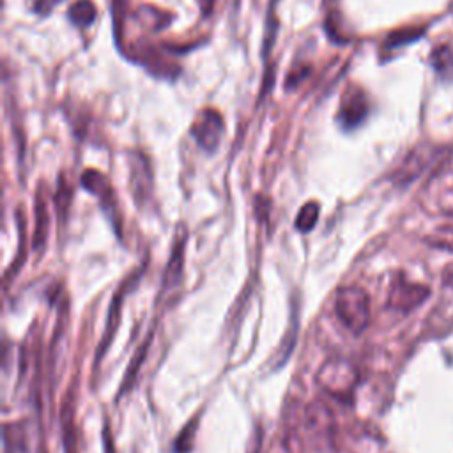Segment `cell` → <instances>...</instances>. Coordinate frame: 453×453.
I'll return each mask as SVG.
<instances>
[{
    "label": "cell",
    "instance_id": "1",
    "mask_svg": "<svg viewBox=\"0 0 453 453\" xmlns=\"http://www.w3.org/2000/svg\"><path fill=\"white\" fill-rule=\"evenodd\" d=\"M334 313L338 320L352 333L359 334L370 322V297L356 285L342 287L334 299Z\"/></svg>",
    "mask_w": 453,
    "mask_h": 453
},
{
    "label": "cell",
    "instance_id": "2",
    "mask_svg": "<svg viewBox=\"0 0 453 453\" xmlns=\"http://www.w3.org/2000/svg\"><path fill=\"white\" fill-rule=\"evenodd\" d=\"M317 382L331 396L345 398L356 386V370L347 361H327L320 366Z\"/></svg>",
    "mask_w": 453,
    "mask_h": 453
},
{
    "label": "cell",
    "instance_id": "3",
    "mask_svg": "<svg viewBox=\"0 0 453 453\" xmlns=\"http://www.w3.org/2000/svg\"><path fill=\"white\" fill-rule=\"evenodd\" d=\"M430 296V290L426 285L409 281L405 278H396L391 285L388 304L398 311H411L416 306H419L426 297Z\"/></svg>",
    "mask_w": 453,
    "mask_h": 453
},
{
    "label": "cell",
    "instance_id": "4",
    "mask_svg": "<svg viewBox=\"0 0 453 453\" xmlns=\"http://www.w3.org/2000/svg\"><path fill=\"white\" fill-rule=\"evenodd\" d=\"M437 152L439 149L434 145H419L414 150H411L407 157L402 161L400 168L395 172V177H393L395 182L405 186L411 180H414L418 175L425 172V168H428V165L434 161Z\"/></svg>",
    "mask_w": 453,
    "mask_h": 453
},
{
    "label": "cell",
    "instance_id": "5",
    "mask_svg": "<svg viewBox=\"0 0 453 453\" xmlns=\"http://www.w3.org/2000/svg\"><path fill=\"white\" fill-rule=\"evenodd\" d=\"M193 134L196 138V143L207 150L212 152L216 150L221 134H223V119L218 111L214 110H205L198 115L195 126H193Z\"/></svg>",
    "mask_w": 453,
    "mask_h": 453
},
{
    "label": "cell",
    "instance_id": "6",
    "mask_svg": "<svg viewBox=\"0 0 453 453\" xmlns=\"http://www.w3.org/2000/svg\"><path fill=\"white\" fill-rule=\"evenodd\" d=\"M368 113V103L359 88H352L342 101L338 110V120L345 129H352L363 122Z\"/></svg>",
    "mask_w": 453,
    "mask_h": 453
},
{
    "label": "cell",
    "instance_id": "7",
    "mask_svg": "<svg viewBox=\"0 0 453 453\" xmlns=\"http://www.w3.org/2000/svg\"><path fill=\"white\" fill-rule=\"evenodd\" d=\"M306 425L308 430L313 434H319L320 437L331 435V425H333V414L331 411L322 405L320 402H313L306 411Z\"/></svg>",
    "mask_w": 453,
    "mask_h": 453
},
{
    "label": "cell",
    "instance_id": "8",
    "mask_svg": "<svg viewBox=\"0 0 453 453\" xmlns=\"http://www.w3.org/2000/svg\"><path fill=\"white\" fill-rule=\"evenodd\" d=\"M430 62L441 76L444 78L453 76V48L451 46L448 44L435 46L434 51L430 53Z\"/></svg>",
    "mask_w": 453,
    "mask_h": 453
},
{
    "label": "cell",
    "instance_id": "9",
    "mask_svg": "<svg viewBox=\"0 0 453 453\" xmlns=\"http://www.w3.org/2000/svg\"><path fill=\"white\" fill-rule=\"evenodd\" d=\"M81 186L87 188L90 193L97 195L103 202L106 198H110L111 191H110V186H108V180L104 179L103 173L96 172V170H87L83 175H81Z\"/></svg>",
    "mask_w": 453,
    "mask_h": 453
},
{
    "label": "cell",
    "instance_id": "10",
    "mask_svg": "<svg viewBox=\"0 0 453 453\" xmlns=\"http://www.w3.org/2000/svg\"><path fill=\"white\" fill-rule=\"evenodd\" d=\"M69 19L76 27H88L96 19V7L90 0H76L69 9Z\"/></svg>",
    "mask_w": 453,
    "mask_h": 453
},
{
    "label": "cell",
    "instance_id": "11",
    "mask_svg": "<svg viewBox=\"0 0 453 453\" xmlns=\"http://www.w3.org/2000/svg\"><path fill=\"white\" fill-rule=\"evenodd\" d=\"M319 211H320V209H319V203H317V202H308V203H304V205L299 209L297 216H296V228H297L299 232H303V234L310 232V230L317 225Z\"/></svg>",
    "mask_w": 453,
    "mask_h": 453
},
{
    "label": "cell",
    "instance_id": "12",
    "mask_svg": "<svg viewBox=\"0 0 453 453\" xmlns=\"http://www.w3.org/2000/svg\"><path fill=\"white\" fill-rule=\"evenodd\" d=\"M35 234H34V248L39 250L41 244H44L46 239V230H48V212H46V202L41 200V196H37V203H35Z\"/></svg>",
    "mask_w": 453,
    "mask_h": 453
},
{
    "label": "cell",
    "instance_id": "13",
    "mask_svg": "<svg viewBox=\"0 0 453 453\" xmlns=\"http://www.w3.org/2000/svg\"><path fill=\"white\" fill-rule=\"evenodd\" d=\"M423 35V28H403V30H396L393 34L388 35L386 39V46L388 48H398L403 44H409L412 41H416L418 37Z\"/></svg>",
    "mask_w": 453,
    "mask_h": 453
},
{
    "label": "cell",
    "instance_id": "14",
    "mask_svg": "<svg viewBox=\"0 0 453 453\" xmlns=\"http://www.w3.org/2000/svg\"><path fill=\"white\" fill-rule=\"evenodd\" d=\"M430 244L435 246V248H441V250L453 251V226H449V225L439 226V228L432 234Z\"/></svg>",
    "mask_w": 453,
    "mask_h": 453
},
{
    "label": "cell",
    "instance_id": "15",
    "mask_svg": "<svg viewBox=\"0 0 453 453\" xmlns=\"http://www.w3.org/2000/svg\"><path fill=\"white\" fill-rule=\"evenodd\" d=\"M189 437H193V432H191V428L180 434V437H179V441H177V444H175V446H177V451H179V453H186V451L189 449V444H191V442L188 441Z\"/></svg>",
    "mask_w": 453,
    "mask_h": 453
},
{
    "label": "cell",
    "instance_id": "16",
    "mask_svg": "<svg viewBox=\"0 0 453 453\" xmlns=\"http://www.w3.org/2000/svg\"><path fill=\"white\" fill-rule=\"evenodd\" d=\"M198 5L202 9L203 16H207L212 11V7H214V0H198Z\"/></svg>",
    "mask_w": 453,
    "mask_h": 453
},
{
    "label": "cell",
    "instance_id": "17",
    "mask_svg": "<svg viewBox=\"0 0 453 453\" xmlns=\"http://www.w3.org/2000/svg\"><path fill=\"white\" fill-rule=\"evenodd\" d=\"M444 281H448L449 285H453V273H451V271H448V273L444 274Z\"/></svg>",
    "mask_w": 453,
    "mask_h": 453
},
{
    "label": "cell",
    "instance_id": "18",
    "mask_svg": "<svg viewBox=\"0 0 453 453\" xmlns=\"http://www.w3.org/2000/svg\"><path fill=\"white\" fill-rule=\"evenodd\" d=\"M449 9H451V11H453V0H451V5H449Z\"/></svg>",
    "mask_w": 453,
    "mask_h": 453
},
{
    "label": "cell",
    "instance_id": "19",
    "mask_svg": "<svg viewBox=\"0 0 453 453\" xmlns=\"http://www.w3.org/2000/svg\"><path fill=\"white\" fill-rule=\"evenodd\" d=\"M451 214H453V212H451Z\"/></svg>",
    "mask_w": 453,
    "mask_h": 453
}]
</instances>
